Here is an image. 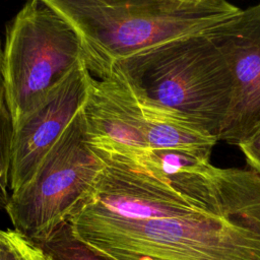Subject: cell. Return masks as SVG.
<instances>
[{"instance_id":"obj_1","label":"cell","mask_w":260,"mask_h":260,"mask_svg":"<svg viewBox=\"0 0 260 260\" xmlns=\"http://www.w3.org/2000/svg\"><path fill=\"white\" fill-rule=\"evenodd\" d=\"M67 221L112 260H260V173L239 168L224 199L201 213L132 218L87 201Z\"/></svg>"},{"instance_id":"obj_2","label":"cell","mask_w":260,"mask_h":260,"mask_svg":"<svg viewBox=\"0 0 260 260\" xmlns=\"http://www.w3.org/2000/svg\"><path fill=\"white\" fill-rule=\"evenodd\" d=\"M109 76L142 108L185 120L218 140L234 81L225 57L205 31L140 51L117 62Z\"/></svg>"},{"instance_id":"obj_3","label":"cell","mask_w":260,"mask_h":260,"mask_svg":"<svg viewBox=\"0 0 260 260\" xmlns=\"http://www.w3.org/2000/svg\"><path fill=\"white\" fill-rule=\"evenodd\" d=\"M78 34L88 69L100 79L140 51L205 31L241 12L226 0H41Z\"/></svg>"},{"instance_id":"obj_4","label":"cell","mask_w":260,"mask_h":260,"mask_svg":"<svg viewBox=\"0 0 260 260\" xmlns=\"http://www.w3.org/2000/svg\"><path fill=\"white\" fill-rule=\"evenodd\" d=\"M83 63L85 50L74 28L45 2L28 0L8 26L4 48L13 125Z\"/></svg>"},{"instance_id":"obj_5","label":"cell","mask_w":260,"mask_h":260,"mask_svg":"<svg viewBox=\"0 0 260 260\" xmlns=\"http://www.w3.org/2000/svg\"><path fill=\"white\" fill-rule=\"evenodd\" d=\"M103 168L80 110L34 178L10 193L5 211L13 229L35 242L47 240L90 197Z\"/></svg>"},{"instance_id":"obj_6","label":"cell","mask_w":260,"mask_h":260,"mask_svg":"<svg viewBox=\"0 0 260 260\" xmlns=\"http://www.w3.org/2000/svg\"><path fill=\"white\" fill-rule=\"evenodd\" d=\"M205 32L225 57L234 81L218 140L239 146L260 128V3Z\"/></svg>"},{"instance_id":"obj_7","label":"cell","mask_w":260,"mask_h":260,"mask_svg":"<svg viewBox=\"0 0 260 260\" xmlns=\"http://www.w3.org/2000/svg\"><path fill=\"white\" fill-rule=\"evenodd\" d=\"M92 78L87 64H81L14 125L10 193L34 178L46 155L82 109Z\"/></svg>"},{"instance_id":"obj_8","label":"cell","mask_w":260,"mask_h":260,"mask_svg":"<svg viewBox=\"0 0 260 260\" xmlns=\"http://www.w3.org/2000/svg\"><path fill=\"white\" fill-rule=\"evenodd\" d=\"M81 113L92 147L133 156L149 149L143 110L116 78H92Z\"/></svg>"},{"instance_id":"obj_9","label":"cell","mask_w":260,"mask_h":260,"mask_svg":"<svg viewBox=\"0 0 260 260\" xmlns=\"http://www.w3.org/2000/svg\"><path fill=\"white\" fill-rule=\"evenodd\" d=\"M142 108V107H141ZM145 135L151 149H181L211 153L217 138L191 123L142 108Z\"/></svg>"},{"instance_id":"obj_10","label":"cell","mask_w":260,"mask_h":260,"mask_svg":"<svg viewBox=\"0 0 260 260\" xmlns=\"http://www.w3.org/2000/svg\"><path fill=\"white\" fill-rule=\"evenodd\" d=\"M13 131L14 125L4 70V50L0 42V209L2 210L6 209L10 198L9 179Z\"/></svg>"},{"instance_id":"obj_11","label":"cell","mask_w":260,"mask_h":260,"mask_svg":"<svg viewBox=\"0 0 260 260\" xmlns=\"http://www.w3.org/2000/svg\"><path fill=\"white\" fill-rule=\"evenodd\" d=\"M40 244L53 260H112L80 241L68 221L62 223L47 240Z\"/></svg>"},{"instance_id":"obj_12","label":"cell","mask_w":260,"mask_h":260,"mask_svg":"<svg viewBox=\"0 0 260 260\" xmlns=\"http://www.w3.org/2000/svg\"><path fill=\"white\" fill-rule=\"evenodd\" d=\"M0 260H53L38 243L15 229H0Z\"/></svg>"},{"instance_id":"obj_13","label":"cell","mask_w":260,"mask_h":260,"mask_svg":"<svg viewBox=\"0 0 260 260\" xmlns=\"http://www.w3.org/2000/svg\"><path fill=\"white\" fill-rule=\"evenodd\" d=\"M249 167L260 173V128L239 145Z\"/></svg>"},{"instance_id":"obj_14","label":"cell","mask_w":260,"mask_h":260,"mask_svg":"<svg viewBox=\"0 0 260 260\" xmlns=\"http://www.w3.org/2000/svg\"><path fill=\"white\" fill-rule=\"evenodd\" d=\"M184 1L193 2V3H203V2H207V1H210V0H184Z\"/></svg>"}]
</instances>
